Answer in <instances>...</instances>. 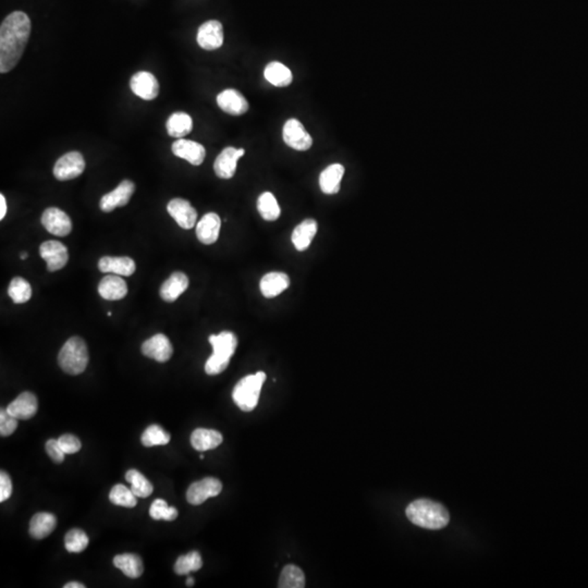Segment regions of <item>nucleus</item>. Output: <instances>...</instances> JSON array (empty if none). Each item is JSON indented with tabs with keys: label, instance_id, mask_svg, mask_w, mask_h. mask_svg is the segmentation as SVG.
Masks as SVG:
<instances>
[{
	"label": "nucleus",
	"instance_id": "nucleus-1",
	"mask_svg": "<svg viewBox=\"0 0 588 588\" xmlns=\"http://www.w3.org/2000/svg\"><path fill=\"white\" fill-rule=\"evenodd\" d=\"M31 20L26 12L14 11L0 26V72L14 69L20 61L31 35Z\"/></svg>",
	"mask_w": 588,
	"mask_h": 588
},
{
	"label": "nucleus",
	"instance_id": "nucleus-2",
	"mask_svg": "<svg viewBox=\"0 0 588 588\" xmlns=\"http://www.w3.org/2000/svg\"><path fill=\"white\" fill-rule=\"evenodd\" d=\"M408 519L418 527L427 529H441L449 523V512L440 503L429 499L413 501L406 508Z\"/></svg>",
	"mask_w": 588,
	"mask_h": 588
},
{
	"label": "nucleus",
	"instance_id": "nucleus-3",
	"mask_svg": "<svg viewBox=\"0 0 588 588\" xmlns=\"http://www.w3.org/2000/svg\"><path fill=\"white\" fill-rule=\"evenodd\" d=\"M208 340L214 353L205 364V372L214 376L227 369L230 360L237 350V338L231 331H222L219 335H209Z\"/></svg>",
	"mask_w": 588,
	"mask_h": 588
},
{
	"label": "nucleus",
	"instance_id": "nucleus-4",
	"mask_svg": "<svg viewBox=\"0 0 588 588\" xmlns=\"http://www.w3.org/2000/svg\"><path fill=\"white\" fill-rule=\"evenodd\" d=\"M58 362L62 371L67 374H82L88 364V351L86 341L80 337L70 338L60 350Z\"/></svg>",
	"mask_w": 588,
	"mask_h": 588
},
{
	"label": "nucleus",
	"instance_id": "nucleus-5",
	"mask_svg": "<svg viewBox=\"0 0 588 588\" xmlns=\"http://www.w3.org/2000/svg\"><path fill=\"white\" fill-rule=\"evenodd\" d=\"M265 380L266 374L264 372L248 375L242 378L235 384L233 389V398L235 404L244 412L253 411L259 400L262 387Z\"/></svg>",
	"mask_w": 588,
	"mask_h": 588
},
{
	"label": "nucleus",
	"instance_id": "nucleus-6",
	"mask_svg": "<svg viewBox=\"0 0 588 588\" xmlns=\"http://www.w3.org/2000/svg\"><path fill=\"white\" fill-rule=\"evenodd\" d=\"M282 139L288 146L299 152L310 150L313 145L310 133L305 130L302 122L295 118L286 120L282 128Z\"/></svg>",
	"mask_w": 588,
	"mask_h": 588
},
{
	"label": "nucleus",
	"instance_id": "nucleus-7",
	"mask_svg": "<svg viewBox=\"0 0 588 588\" xmlns=\"http://www.w3.org/2000/svg\"><path fill=\"white\" fill-rule=\"evenodd\" d=\"M86 169V160L79 152H70L61 156L54 167L55 178L59 181L72 180L82 175Z\"/></svg>",
	"mask_w": 588,
	"mask_h": 588
},
{
	"label": "nucleus",
	"instance_id": "nucleus-8",
	"mask_svg": "<svg viewBox=\"0 0 588 588\" xmlns=\"http://www.w3.org/2000/svg\"><path fill=\"white\" fill-rule=\"evenodd\" d=\"M222 484L215 478H207L199 482H193L188 487L186 500L193 506H199L208 498H213L222 493Z\"/></svg>",
	"mask_w": 588,
	"mask_h": 588
},
{
	"label": "nucleus",
	"instance_id": "nucleus-9",
	"mask_svg": "<svg viewBox=\"0 0 588 588\" xmlns=\"http://www.w3.org/2000/svg\"><path fill=\"white\" fill-rule=\"evenodd\" d=\"M41 224L49 233L57 237H66L72 230L70 217L57 207H49L43 213Z\"/></svg>",
	"mask_w": 588,
	"mask_h": 588
},
{
	"label": "nucleus",
	"instance_id": "nucleus-10",
	"mask_svg": "<svg viewBox=\"0 0 588 588\" xmlns=\"http://www.w3.org/2000/svg\"><path fill=\"white\" fill-rule=\"evenodd\" d=\"M135 191V184L130 180H124L114 191L101 197L99 207L105 213H110L118 207L126 206Z\"/></svg>",
	"mask_w": 588,
	"mask_h": 588
},
{
	"label": "nucleus",
	"instance_id": "nucleus-11",
	"mask_svg": "<svg viewBox=\"0 0 588 588\" xmlns=\"http://www.w3.org/2000/svg\"><path fill=\"white\" fill-rule=\"evenodd\" d=\"M41 258L46 262L47 271H57L67 265L69 255L68 248L58 241H46L39 248Z\"/></svg>",
	"mask_w": 588,
	"mask_h": 588
},
{
	"label": "nucleus",
	"instance_id": "nucleus-12",
	"mask_svg": "<svg viewBox=\"0 0 588 588\" xmlns=\"http://www.w3.org/2000/svg\"><path fill=\"white\" fill-rule=\"evenodd\" d=\"M244 154L245 150L243 148L226 147L215 160L214 170L216 176L226 180L233 178L237 171V160L244 156Z\"/></svg>",
	"mask_w": 588,
	"mask_h": 588
},
{
	"label": "nucleus",
	"instance_id": "nucleus-13",
	"mask_svg": "<svg viewBox=\"0 0 588 588\" xmlns=\"http://www.w3.org/2000/svg\"><path fill=\"white\" fill-rule=\"evenodd\" d=\"M224 28L219 21L210 20L199 26L197 43L205 50H216L224 44Z\"/></svg>",
	"mask_w": 588,
	"mask_h": 588
},
{
	"label": "nucleus",
	"instance_id": "nucleus-14",
	"mask_svg": "<svg viewBox=\"0 0 588 588\" xmlns=\"http://www.w3.org/2000/svg\"><path fill=\"white\" fill-rule=\"evenodd\" d=\"M130 88L135 95L144 101H153L159 94V83L155 75L146 71L135 73L130 80Z\"/></svg>",
	"mask_w": 588,
	"mask_h": 588
},
{
	"label": "nucleus",
	"instance_id": "nucleus-15",
	"mask_svg": "<svg viewBox=\"0 0 588 588\" xmlns=\"http://www.w3.org/2000/svg\"><path fill=\"white\" fill-rule=\"evenodd\" d=\"M167 210L181 228L188 230L195 226L197 212L186 199H171L168 203Z\"/></svg>",
	"mask_w": 588,
	"mask_h": 588
},
{
	"label": "nucleus",
	"instance_id": "nucleus-16",
	"mask_svg": "<svg viewBox=\"0 0 588 588\" xmlns=\"http://www.w3.org/2000/svg\"><path fill=\"white\" fill-rule=\"evenodd\" d=\"M142 353L150 359L165 363L171 359L173 349L170 340L163 333H158L143 343Z\"/></svg>",
	"mask_w": 588,
	"mask_h": 588
},
{
	"label": "nucleus",
	"instance_id": "nucleus-17",
	"mask_svg": "<svg viewBox=\"0 0 588 588\" xmlns=\"http://www.w3.org/2000/svg\"><path fill=\"white\" fill-rule=\"evenodd\" d=\"M177 157L186 159L193 166H199L206 157V150L203 145L191 139H179L171 147Z\"/></svg>",
	"mask_w": 588,
	"mask_h": 588
},
{
	"label": "nucleus",
	"instance_id": "nucleus-18",
	"mask_svg": "<svg viewBox=\"0 0 588 588\" xmlns=\"http://www.w3.org/2000/svg\"><path fill=\"white\" fill-rule=\"evenodd\" d=\"M217 104L222 111L231 116H242L248 112V103L246 98L237 92V90H222L219 95L217 96Z\"/></svg>",
	"mask_w": 588,
	"mask_h": 588
},
{
	"label": "nucleus",
	"instance_id": "nucleus-19",
	"mask_svg": "<svg viewBox=\"0 0 588 588\" xmlns=\"http://www.w3.org/2000/svg\"><path fill=\"white\" fill-rule=\"evenodd\" d=\"M220 228V217L215 213H208L196 225V237L203 244H214L219 237Z\"/></svg>",
	"mask_w": 588,
	"mask_h": 588
},
{
	"label": "nucleus",
	"instance_id": "nucleus-20",
	"mask_svg": "<svg viewBox=\"0 0 588 588\" xmlns=\"http://www.w3.org/2000/svg\"><path fill=\"white\" fill-rule=\"evenodd\" d=\"M37 409L39 403L37 397L32 392L26 391L22 392L16 400L8 405L7 411L18 420H30L37 414Z\"/></svg>",
	"mask_w": 588,
	"mask_h": 588
},
{
	"label": "nucleus",
	"instance_id": "nucleus-21",
	"mask_svg": "<svg viewBox=\"0 0 588 588\" xmlns=\"http://www.w3.org/2000/svg\"><path fill=\"white\" fill-rule=\"evenodd\" d=\"M290 286V278L284 273L273 271L262 278L259 289L266 299H273L286 291Z\"/></svg>",
	"mask_w": 588,
	"mask_h": 588
},
{
	"label": "nucleus",
	"instance_id": "nucleus-22",
	"mask_svg": "<svg viewBox=\"0 0 588 588\" xmlns=\"http://www.w3.org/2000/svg\"><path fill=\"white\" fill-rule=\"evenodd\" d=\"M98 268L105 274H115L118 276H131L135 274L137 266L130 257H110L105 256L98 262Z\"/></svg>",
	"mask_w": 588,
	"mask_h": 588
},
{
	"label": "nucleus",
	"instance_id": "nucleus-23",
	"mask_svg": "<svg viewBox=\"0 0 588 588\" xmlns=\"http://www.w3.org/2000/svg\"><path fill=\"white\" fill-rule=\"evenodd\" d=\"M98 293L103 299L108 301H118L124 299L128 293L127 282L118 275H108L104 277L98 286Z\"/></svg>",
	"mask_w": 588,
	"mask_h": 588
},
{
	"label": "nucleus",
	"instance_id": "nucleus-24",
	"mask_svg": "<svg viewBox=\"0 0 588 588\" xmlns=\"http://www.w3.org/2000/svg\"><path fill=\"white\" fill-rule=\"evenodd\" d=\"M188 288V278L181 271L173 273L160 288V297L166 302H175Z\"/></svg>",
	"mask_w": 588,
	"mask_h": 588
},
{
	"label": "nucleus",
	"instance_id": "nucleus-25",
	"mask_svg": "<svg viewBox=\"0 0 588 588\" xmlns=\"http://www.w3.org/2000/svg\"><path fill=\"white\" fill-rule=\"evenodd\" d=\"M344 167L341 164L328 166L320 176V190L327 195H333L340 191L341 181L344 175Z\"/></svg>",
	"mask_w": 588,
	"mask_h": 588
},
{
	"label": "nucleus",
	"instance_id": "nucleus-26",
	"mask_svg": "<svg viewBox=\"0 0 588 588\" xmlns=\"http://www.w3.org/2000/svg\"><path fill=\"white\" fill-rule=\"evenodd\" d=\"M318 226L316 220L305 219L295 227L292 233L291 240L294 248L300 252L306 250L317 233Z\"/></svg>",
	"mask_w": 588,
	"mask_h": 588
},
{
	"label": "nucleus",
	"instance_id": "nucleus-27",
	"mask_svg": "<svg viewBox=\"0 0 588 588\" xmlns=\"http://www.w3.org/2000/svg\"><path fill=\"white\" fill-rule=\"evenodd\" d=\"M222 433L214 429H197L191 435L192 447L201 452L215 449L222 444Z\"/></svg>",
	"mask_w": 588,
	"mask_h": 588
},
{
	"label": "nucleus",
	"instance_id": "nucleus-28",
	"mask_svg": "<svg viewBox=\"0 0 588 588\" xmlns=\"http://www.w3.org/2000/svg\"><path fill=\"white\" fill-rule=\"evenodd\" d=\"M264 77L271 86H277V88H286L293 81L291 70L278 61H273L266 66Z\"/></svg>",
	"mask_w": 588,
	"mask_h": 588
},
{
	"label": "nucleus",
	"instance_id": "nucleus-29",
	"mask_svg": "<svg viewBox=\"0 0 588 588\" xmlns=\"http://www.w3.org/2000/svg\"><path fill=\"white\" fill-rule=\"evenodd\" d=\"M57 527V519L52 513L41 512L32 518L30 522V535L35 539H43L52 534Z\"/></svg>",
	"mask_w": 588,
	"mask_h": 588
},
{
	"label": "nucleus",
	"instance_id": "nucleus-30",
	"mask_svg": "<svg viewBox=\"0 0 588 588\" xmlns=\"http://www.w3.org/2000/svg\"><path fill=\"white\" fill-rule=\"evenodd\" d=\"M166 128H167L168 135L170 137L182 139L191 133L193 129V120L191 116L186 112L182 111L175 112L168 119Z\"/></svg>",
	"mask_w": 588,
	"mask_h": 588
},
{
	"label": "nucleus",
	"instance_id": "nucleus-31",
	"mask_svg": "<svg viewBox=\"0 0 588 588\" xmlns=\"http://www.w3.org/2000/svg\"><path fill=\"white\" fill-rule=\"evenodd\" d=\"M114 565L119 570H121L124 576L131 578H139L144 571L142 560L135 553L116 556L114 559Z\"/></svg>",
	"mask_w": 588,
	"mask_h": 588
},
{
	"label": "nucleus",
	"instance_id": "nucleus-32",
	"mask_svg": "<svg viewBox=\"0 0 588 588\" xmlns=\"http://www.w3.org/2000/svg\"><path fill=\"white\" fill-rule=\"evenodd\" d=\"M257 210L266 222H276L282 214L276 196L271 192H264L257 199Z\"/></svg>",
	"mask_w": 588,
	"mask_h": 588
},
{
	"label": "nucleus",
	"instance_id": "nucleus-33",
	"mask_svg": "<svg viewBox=\"0 0 588 588\" xmlns=\"http://www.w3.org/2000/svg\"><path fill=\"white\" fill-rule=\"evenodd\" d=\"M278 587L304 588V573L297 565H286V567H284V570L282 571V576L279 578Z\"/></svg>",
	"mask_w": 588,
	"mask_h": 588
},
{
	"label": "nucleus",
	"instance_id": "nucleus-34",
	"mask_svg": "<svg viewBox=\"0 0 588 588\" xmlns=\"http://www.w3.org/2000/svg\"><path fill=\"white\" fill-rule=\"evenodd\" d=\"M126 480L131 484V489L139 498H147L152 495L154 487L150 480L141 474L139 471L130 470L126 474Z\"/></svg>",
	"mask_w": 588,
	"mask_h": 588
},
{
	"label": "nucleus",
	"instance_id": "nucleus-35",
	"mask_svg": "<svg viewBox=\"0 0 588 588\" xmlns=\"http://www.w3.org/2000/svg\"><path fill=\"white\" fill-rule=\"evenodd\" d=\"M9 297L17 304H23L32 297L31 284L26 279L16 277L11 280L8 288Z\"/></svg>",
	"mask_w": 588,
	"mask_h": 588
},
{
	"label": "nucleus",
	"instance_id": "nucleus-36",
	"mask_svg": "<svg viewBox=\"0 0 588 588\" xmlns=\"http://www.w3.org/2000/svg\"><path fill=\"white\" fill-rule=\"evenodd\" d=\"M137 498L131 488L126 487L121 484L114 486L109 493V500L111 503L124 508H135L137 503Z\"/></svg>",
	"mask_w": 588,
	"mask_h": 588
},
{
	"label": "nucleus",
	"instance_id": "nucleus-37",
	"mask_svg": "<svg viewBox=\"0 0 588 588\" xmlns=\"http://www.w3.org/2000/svg\"><path fill=\"white\" fill-rule=\"evenodd\" d=\"M203 565L201 555L197 551H192L188 555L181 556L175 563V572L179 576H188V573L199 571Z\"/></svg>",
	"mask_w": 588,
	"mask_h": 588
},
{
	"label": "nucleus",
	"instance_id": "nucleus-38",
	"mask_svg": "<svg viewBox=\"0 0 588 588\" xmlns=\"http://www.w3.org/2000/svg\"><path fill=\"white\" fill-rule=\"evenodd\" d=\"M170 433L164 431L160 426L150 425L142 435V444L145 447L165 446L169 444Z\"/></svg>",
	"mask_w": 588,
	"mask_h": 588
},
{
	"label": "nucleus",
	"instance_id": "nucleus-39",
	"mask_svg": "<svg viewBox=\"0 0 588 588\" xmlns=\"http://www.w3.org/2000/svg\"><path fill=\"white\" fill-rule=\"evenodd\" d=\"M150 516L156 521H173L178 518V510L175 507L168 506V503L163 499H156L150 506Z\"/></svg>",
	"mask_w": 588,
	"mask_h": 588
},
{
	"label": "nucleus",
	"instance_id": "nucleus-40",
	"mask_svg": "<svg viewBox=\"0 0 588 588\" xmlns=\"http://www.w3.org/2000/svg\"><path fill=\"white\" fill-rule=\"evenodd\" d=\"M88 535H86L84 531H81V529H71V531H68V534L66 535L65 546L66 549H67L69 552L79 553V552L84 551V550L86 549V547H88Z\"/></svg>",
	"mask_w": 588,
	"mask_h": 588
},
{
	"label": "nucleus",
	"instance_id": "nucleus-41",
	"mask_svg": "<svg viewBox=\"0 0 588 588\" xmlns=\"http://www.w3.org/2000/svg\"><path fill=\"white\" fill-rule=\"evenodd\" d=\"M18 427V418L11 415L7 410L0 411V435L8 437L16 431Z\"/></svg>",
	"mask_w": 588,
	"mask_h": 588
},
{
	"label": "nucleus",
	"instance_id": "nucleus-42",
	"mask_svg": "<svg viewBox=\"0 0 588 588\" xmlns=\"http://www.w3.org/2000/svg\"><path fill=\"white\" fill-rule=\"evenodd\" d=\"M58 444L66 454L77 453L80 451L81 446H82L81 441L73 435H62L58 439Z\"/></svg>",
	"mask_w": 588,
	"mask_h": 588
},
{
	"label": "nucleus",
	"instance_id": "nucleus-43",
	"mask_svg": "<svg viewBox=\"0 0 588 588\" xmlns=\"http://www.w3.org/2000/svg\"><path fill=\"white\" fill-rule=\"evenodd\" d=\"M46 452L55 463H61L65 460V452L60 448L58 440L50 439L46 442Z\"/></svg>",
	"mask_w": 588,
	"mask_h": 588
},
{
	"label": "nucleus",
	"instance_id": "nucleus-44",
	"mask_svg": "<svg viewBox=\"0 0 588 588\" xmlns=\"http://www.w3.org/2000/svg\"><path fill=\"white\" fill-rule=\"evenodd\" d=\"M12 493V482L7 473L1 471L0 473V501L8 500Z\"/></svg>",
	"mask_w": 588,
	"mask_h": 588
},
{
	"label": "nucleus",
	"instance_id": "nucleus-45",
	"mask_svg": "<svg viewBox=\"0 0 588 588\" xmlns=\"http://www.w3.org/2000/svg\"><path fill=\"white\" fill-rule=\"evenodd\" d=\"M7 214V201L3 194H0V219L3 220Z\"/></svg>",
	"mask_w": 588,
	"mask_h": 588
},
{
	"label": "nucleus",
	"instance_id": "nucleus-46",
	"mask_svg": "<svg viewBox=\"0 0 588 588\" xmlns=\"http://www.w3.org/2000/svg\"><path fill=\"white\" fill-rule=\"evenodd\" d=\"M86 585H83L81 583H77V582H71V583L66 584L65 588H84Z\"/></svg>",
	"mask_w": 588,
	"mask_h": 588
},
{
	"label": "nucleus",
	"instance_id": "nucleus-47",
	"mask_svg": "<svg viewBox=\"0 0 588 588\" xmlns=\"http://www.w3.org/2000/svg\"><path fill=\"white\" fill-rule=\"evenodd\" d=\"M186 585L188 587H192L194 585V578L192 576H188V580H186Z\"/></svg>",
	"mask_w": 588,
	"mask_h": 588
},
{
	"label": "nucleus",
	"instance_id": "nucleus-48",
	"mask_svg": "<svg viewBox=\"0 0 588 588\" xmlns=\"http://www.w3.org/2000/svg\"><path fill=\"white\" fill-rule=\"evenodd\" d=\"M21 259H26L28 258V253L26 252H23V253L20 254Z\"/></svg>",
	"mask_w": 588,
	"mask_h": 588
},
{
	"label": "nucleus",
	"instance_id": "nucleus-49",
	"mask_svg": "<svg viewBox=\"0 0 588 588\" xmlns=\"http://www.w3.org/2000/svg\"><path fill=\"white\" fill-rule=\"evenodd\" d=\"M111 315H112V313H111V312L107 313V316H111Z\"/></svg>",
	"mask_w": 588,
	"mask_h": 588
}]
</instances>
